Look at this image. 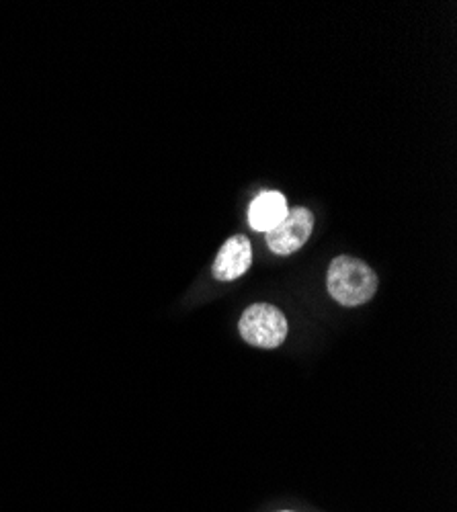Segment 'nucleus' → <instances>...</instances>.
Wrapping results in <instances>:
<instances>
[{
    "label": "nucleus",
    "mask_w": 457,
    "mask_h": 512,
    "mask_svg": "<svg viewBox=\"0 0 457 512\" xmlns=\"http://www.w3.org/2000/svg\"><path fill=\"white\" fill-rule=\"evenodd\" d=\"M378 275L367 263L341 254L330 263L326 273V287L332 300L345 308L367 304L378 291Z\"/></svg>",
    "instance_id": "obj_1"
},
{
    "label": "nucleus",
    "mask_w": 457,
    "mask_h": 512,
    "mask_svg": "<svg viewBox=\"0 0 457 512\" xmlns=\"http://www.w3.org/2000/svg\"><path fill=\"white\" fill-rule=\"evenodd\" d=\"M244 343L257 349H277L287 338V318L271 304L248 306L238 322Z\"/></svg>",
    "instance_id": "obj_2"
},
{
    "label": "nucleus",
    "mask_w": 457,
    "mask_h": 512,
    "mask_svg": "<svg viewBox=\"0 0 457 512\" xmlns=\"http://www.w3.org/2000/svg\"><path fill=\"white\" fill-rule=\"evenodd\" d=\"M314 232V213L308 207H296L287 211V216L281 224L269 230L267 244L271 252L279 256H287L298 252Z\"/></svg>",
    "instance_id": "obj_3"
},
{
    "label": "nucleus",
    "mask_w": 457,
    "mask_h": 512,
    "mask_svg": "<svg viewBox=\"0 0 457 512\" xmlns=\"http://www.w3.org/2000/svg\"><path fill=\"white\" fill-rule=\"evenodd\" d=\"M251 265H253L251 240L242 234H236V236H230L220 248L212 267V275L218 281H234L251 269Z\"/></svg>",
    "instance_id": "obj_4"
},
{
    "label": "nucleus",
    "mask_w": 457,
    "mask_h": 512,
    "mask_svg": "<svg viewBox=\"0 0 457 512\" xmlns=\"http://www.w3.org/2000/svg\"><path fill=\"white\" fill-rule=\"evenodd\" d=\"M287 201L285 195H281L279 191H267L261 193L251 209H248V222L257 230V232H269L273 230L277 224H281L287 216Z\"/></svg>",
    "instance_id": "obj_5"
}]
</instances>
